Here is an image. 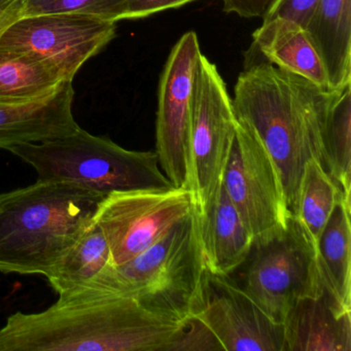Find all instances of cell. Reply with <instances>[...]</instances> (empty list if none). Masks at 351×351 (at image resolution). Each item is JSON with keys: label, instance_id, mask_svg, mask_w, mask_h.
Instances as JSON below:
<instances>
[{"label": "cell", "instance_id": "1", "mask_svg": "<svg viewBox=\"0 0 351 351\" xmlns=\"http://www.w3.org/2000/svg\"><path fill=\"white\" fill-rule=\"evenodd\" d=\"M188 322L122 297L60 298L18 311L0 328V351H168Z\"/></svg>", "mask_w": 351, "mask_h": 351}, {"label": "cell", "instance_id": "2", "mask_svg": "<svg viewBox=\"0 0 351 351\" xmlns=\"http://www.w3.org/2000/svg\"><path fill=\"white\" fill-rule=\"evenodd\" d=\"M234 92L236 117L270 155L291 213L306 163L316 159L326 169L324 123L339 91L322 89L263 61L240 73Z\"/></svg>", "mask_w": 351, "mask_h": 351}, {"label": "cell", "instance_id": "3", "mask_svg": "<svg viewBox=\"0 0 351 351\" xmlns=\"http://www.w3.org/2000/svg\"><path fill=\"white\" fill-rule=\"evenodd\" d=\"M209 272L194 210L145 252L120 265L108 264L91 282L60 298H131L145 307L188 322L206 305Z\"/></svg>", "mask_w": 351, "mask_h": 351}, {"label": "cell", "instance_id": "4", "mask_svg": "<svg viewBox=\"0 0 351 351\" xmlns=\"http://www.w3.org/2000/svg\"><path fill=\"white\" fill-rule=\"evenodd\" d=\"M104 195L40 180L0 194V273L44 275L93 223Z\"/></svg>", "mask_w": 351, "mask_h": 351}, {"label": "cell", "instance_id": "5", "mask_svg": "<svg viewBox=\"0 0 351 351\" xmlns=\"http://www.w3.org/2000/svg\"><path fill=\"white\" fill-rule=\"evenodd\" d=\"M8 151L34 167L38 180L73 182L104 196L120 191L174 188L156 152L130 151L81 127L57 138Z\"/></svg>", "mask_w": 351, "mask_h": 351}, {"label": "cell", "instance_id": "6", "mask_svg": "<svg viewBox=\"0 0 351 351\" xmlns=\"http://www.w3.org/2000/svg\"><path fill=\"white\" fill-rule=\"evenodd\" d=\"M238 120L217 66L201 54L191 108V184L195 207L204 215L223 184Z\"/></svg>", "mask_w": 351, "mask_h": 351}, {"label": "cell", "instance_id": "7", "mask_svg": "<svg viewBox=\"0 0 351 351\" xmlns=\"http://www.w3.org/2000/svg\"><path fill=\"white\" fill-rule=\"evenodd\" d=\"M244 291L276 324L304 298L324 291L315 252L291 215L287 229L254 245Z\"/></svg>", "mask_w": 351, "mask_h": 351}, {"label": "cell", "instance_id": "8", "mask_svg": "<svg viewBox=\"0 0 351 351\" xmlns=\"http://www.w3.org/2000/svg\"><path fill=\"white\" fill-rule=\"evenodd\" d=\"M223 184L254 245L287 229L291 213L276 166L254 131L240 121Z\"/></svg>", "mask_w": 351, "mask_h": 351}, {"label": "cell", "instance_id": "9", "mask_svg": "<svg viewBox=\"0 0 351 351\" xmlns=\"http://www.w3.org/2000/svg\"><path fill=\"white\" fill-rule=\"evenodd\" d=\"M194 208L190 189L120 191L104 197L94 221L108 240L110 264L120 265L153 245Z\"/></svg>", "mask_w": 351, "mask_h": 351}, {"label": "cell", "instance_id": "10", "mask_svg": "<svg viewBox=\"0 0 351 351\" xmlns=\"http://www.w3.org/2000/svg\"><path fill=\"white\" fill-rule=\"evenodd\" d=\"M117 36L116 22L77 14L19 17L0 34V51L29 53L73 82L82 66Z\"/></svg>", "mask_w": 351, "mask_h": 351}, {"label": "cell", "instance_id": "11", "mask_svg": "<svg viewBox=\"0 0 351 351\" xmlns=\"http://www.w3.org/2000/svg\"><path fill=\"white\" fill-rule=\"evenodd\" d=\"M201 54L196 32H186L172 49L160 79L155 152L174 188L190 189L191 108Z\"/></svg>", "mask_w": 351, "mask_h": 351}, {"label": "cell", "instance_id": "12", "mask_svg": "<svg viewBox=\"0 0 351 351\" xmlns=\"http://www.w3.org/2000/svg\"><path fill=\"white\" fill-rule=\"evenodd\" d=\"M226 351H285L282 324L273 322L244 289L209 273L206 305L195 316Z\"/></svg>", "mask_w": 351, "mask_h": 351}, {"label": "cell", "instance_id": "13", "mask_svg": "<svg viewBox=\"0 0 351 351\" xmlns=\"http://www.w3.org/2000/svg\"><path fill=\"white\" fill-rule=\"evenodd\" d=\"M73 98V82H65L54 95L40 101L0 104V149L42 143L77 130Z\"/></svg>", "mask_w": 351, "mask_h": 351}, {"label": "cell", "instance_id": "14", "mask_svg": "<svg viewBox=\"0 0 351 351\" xmlns=\"http://www.w3.org/2000/svg\"><path fill=\"white\" fill-rule=\"evenodd\" d=\"M285 351H350L351 312H342L326 291L300 300L283 322Z\"/></svg>", "mask_w": 351, "mask_h": 351}, {"label": "cell", "instance_id": "15", "mask_svg": "<svg viewBox=\"0 0 351 351\" xmlns=\"http://www.w3.org/2000/svg\"><path fill=\"white\" fill-rule=\"evenodd\" d=\"M200 238L205 265L213 275L229 276L252 254L254 239L223 184L210 208L200 215Z\"/></svg>", "mask_w": 351, "mask_h": 351}, {"label": "cell", "instance_id": "16", "mask_svg": "<svg viewBox=\"0 0 351 351\" xmlns=\"http://www.w3.org/2000/svg\"><path fill=\"white\" fill-rule=\"evenodd\" d=\"M330 91L351 86V0H319L305 27Z\"/></svg>", "mask_w": 351, "mask_h": 351}, {"label": "cell", "instance_id": "17", "mask_svg": "<svg viewBox=\"0 0 351 351\" xmlns=\"http://www.w3.org/2000/svg\"><path fill=\"white\" fill-rule=\"evenodd\" d=\"M252 40L254 48L267 62L330 90L324 64L299 24L282 18L264 21L252 34Z\"/></svg>", "mask_w": 351, "mask_h": 351}, {"label": "cell", "instance_id": "18", "mask_svg": "<svg viewBox=\"0 0 351 351\" xmlns=\"http://www.w3.org/2000/svg\"><path fill=\"white\" fill-rule=\"evenodd\" d=\"M351 199L335 207L318 242V272L326 295L340 311L351 312Z\"/></svg>", "mask_w": 351, "mask_h": 351}, {"label": "cell", "instance_id": "19", "mask_svg": "<svg viewBox=\"0 0 351 351\" xmlns=\"http://www.w3.org/2000/svg\"><path fill=\"white\" fill-rule=\"evenodd\" d=\"M65 82L53 65L36 55L0 51V104L40 101Z\"/></svg>", "mask_w": 351, "mask_h": 351}, {"label": "cell", "instance_id": "20", "mask_svg": "<svg viewBox=\"0 0 351 351\" xmlns=\"http://www.w3.org/2000/svg\"><path fill=\"white\" fill-rule=\"evenodd\" d=\"M343 197L347 198L318 160L306 163L291 215L315 256L324 227Z\"/></svg>", "mask_w": 351, "mask_h": 351}, {"label": "cell", "instance_id": "21", "mask_svg": "<svg viewBox=\"0 0 351 351\" xmlns=\"http://www.w3.org/2000/svg\"><path fill=\"white\" fill-rule=\"evenodd\" d=\"M108 264L110 250L99 226L93 221L77 243L56 263L47 275L58 295L91 282Z\"/></svg>", "mask_w": 351, "mask_h": 351}, {"label": "cell", "instance_id": "22", "mask_svg": "<svg viewBox=\"0 0 351 351\" xmlns=\"http://www.w3.org/2000/svg\"><path fill=\"white\" fill-rule=\"evenodd\" d=\"M351 86L337 92L328 108L324 128L326 170L340 186L351 195Z\"/></svg>", "mask_w": 351, "mask_h": 351}, {"label": "cell", "instance_id": "23", "mask_svg": "<svg viewBox=\"0 0 351 351\" xmlns=\"http://www.w3.org/2000/svg\"><path fill=\"white\" fill-rule=\"evenodd\" d=\"M20 17L77 14L106 21H122L125 0H20Z\"/></svg>", "mask_w": 351, "mask_h": 351}, {"label": "cell", "instance_id": "24", "mask_svg": "<svg viewBox=\"0 0 351 351\" xmlns=\"http://www.w3.org/2000/svg\"><path fill=\"white\" fill-rule=\"evenodd\" d=\"M223 350L215 335L197 318L189 320L168 351Z\"/></svg>", "mask_w": 351, "mask_h": 351}, {"label": "cell", "instance_id": "25", "mask_svg": "<svg viewBox=\"0 0 351 351\" xmlns=\"http://www.w3.org/2000/svg\"><path fill=\"white\" fill-rule=\"evenodd\" d=\"M319 0H272L263 22L282 18L299 24L305 29Z\"/></svg>", "mask_w": 351, "mask_h": 351}, {"label": "cell", "instance_id": "26", "mask_svg": "<svg viewBox=\"0 0 351 351\" xmlns=\"http://www.w3.org/2000/svg\"><path fill=\"white\" fill-rule=\"evenodd\" d=\"M196 0H125L122 20H138L168 10L178 9Z\"/></svg>", "mask_w": 351, "mask_h": 351}, {"label": "cell", "instance_id": "27", "mask_svg": "<svg viewBox=\"0 0 351 351\" xmlns=\"http://www.w3.org/2000/svg\"><path fill=\"white\" fill-rule=\"evenodd\" d=\"M272 0H223V12L241 18H264Z\"/></svg>", "mask_w": 351, "mask_h": 351}, {"label": "cell", "instance_id": "28", "mask_svg": "<svg viewBox=\"0 0 351 351\" xmlns=\"http://www.w3.org/2000/svg\"><path fill=\"white\" fill-rule=\"evenodd\" d=\"M20 0H0V34L20 17Z\"/></svg>", "mask_w": 351, "mask_h": 351}]
</instances>
